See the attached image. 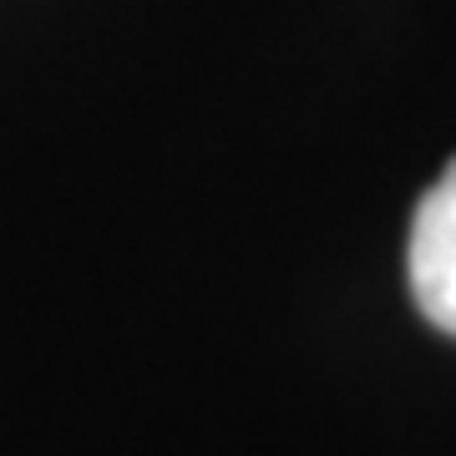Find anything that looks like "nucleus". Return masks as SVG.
<instances>
[{
	"mask_svg": "<svg viewBox=\"0 0 456 456\" xmlns=\"http://www.w3.org/2000/svg\"><path fill=\"white\" fill-rule=\"evenodd\" d=\"M411 294L436 330L456 335V158L411 218Z\"/></svg>",
	"mask_w": 456,
	"mask_h": 456,
	"instance_id": "nucleus-1",
	"label": "nucleus"
}]
</instances>
